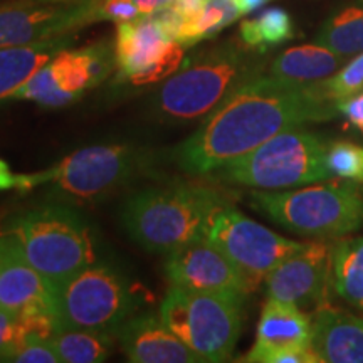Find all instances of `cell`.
Here are the masks:
<instances>
[{"instance_id": "1", "label": "cell", "mask_w": 363, "mask_h": 363, "mask_svg": "<svg viewBox=\"0 0 363 363\" xmlns=\"http://www.w3.org/2000/svg\"><path fill=\"white\" fill-rule=\"evenodd\" d=\"M337 116L338 104L326 99L315 83H288L259 74L208 113L174 157L185 174L208 175L281 131Z\"/></svg>"}, {"instance_id": "2", "label": "cell", "mask_w": 363, "mask_h": 363, "mask_svg": "<svg viewBox=\"0 0 363 363\" xmlns=\"http://www.w3.org/2000/svg\"><path fill=\"white\" fill-rule=\"evenodd\" d=\"M261 52L246 44L227 43L182 62L153 98L163 121L187 123L206 118L235 89L262 72Z\"/></svg>"}, {"instance_id": "3", "label": "cell", "mask_w": 363, "mask_h": 363, "mask_svg": "<svg viewBox=\"0 0 363 363\" xmlns=\"http://www.w3.org/2000/svg\"><path fill=\"white\" fill-rule=\"evenodd\" d=\"M225 195L211 185L179 184L143 189L121 211L130 238L150 252L170 254L203 238L208 219Z\"/></svg>"}, {"instance_id": "4", "label": "cell", "mask_w": 363, "mask_h": 363, "mask_svg": "<svg viewBox=\"0 0 363 363\" xmlns=\"http://www.w3.org/2000/svg\"><path fill=\"white\" fill-rule=\"evenodd\" d=\"M252 206L294 234L337 240L363 225V192L357 184L325 180L296 190H257Z\"/></svg>"}, {"instance_id": "5", "label": "cell", "mask_w": 363, "mask_h": 363, "mask_svg": "<svg viewBox=\"0 0 363 363\" xmlns=\"http://www.w3.org/2000/svg\"><path fill=\"white\" fill-rule=\"evenodd\" d=\"M328 142L315 131L294 126L281 131L252 152L225 163L216 174L217 180L244 187L278 190L330 180Z\"/></svg>"}, {"instance_id": "6", "label": "cell", "mask_w": 363, "mask_h": 363, "mask_svg": "<svg viewBox=\"0 0 363 363\" xmlns=\"http://www.w3.org/2000/svg\"><path fill=\"white\" fill-rule=\"evenodd\" d=\"M22 252L54 288L96 261L93 234L78 212L59 203L34 207L12 222Z\"/></svg>"}, {"instance_id": "7", "label": "cell", "mask_w": 363, "mask_h": 363, "mask_svg": "<svg viewBox=\"0 0 363 363\" xmlns=\"http://www.w3.org/2000/svg\"><path fill=\"white\" fill-rule=\"evenodd\" d=\"M244 298L229 293H203L170 286L160 315L201 363L233 357L244 320Z\"/></svg>"}, {"instance_id": "8", "label": "cell", "mask_w": 363, "mask_h": 363, "mask_svg": "<svg viewBox=\"0 0 363 363\" xmlns=\"http://www.w3.org/2000/svg\"><path fill=\"white\" fill-rule=\"evenodd\" d=\"M148 163L150 153L135 145H93L71 153L51 169L21 175L19 190L51 185L62 197L89 202L123 187L143 174Z\"/></svg>"}, {"instance_id": "9", "label": "cell", "mask_w": 363, "mask_h": 363, "mask_svg": "<svg viewBox=\"0 0 363 363\" xmlns=\"http://www.w3.org/2000/svg\"><path fill=\"white\" fill-rule=\"evenodd\" d=\"M136 298L123 274L96 262L76 272L57 288L61 328L113 333L133 315Z\"/></svg>"}, {"instance_id": "10", "label": "cell", "mask_w": 363, "mask_h": 363, "mask_svg": "<svg viewBox=\"0 0 363 363\" xmlns=\"http://www.w3.org/2000/svg\"><path fill=\"white\" fill-rule=\"evenodd\" d=\"M203 238L234 262L254 289L264 283L267 272L305 246L249 219L229 202L216 208Z\"/></svg>"}, {"instance_id": "11", "label": "cell", "mask_w": 363, "mask_h": 363, "mask_svg": "<svg viewBox=\"0 0 363 363\" xmlns=\"http://www.w3.org/2000/svg\"><path fill=\"white\" fill-rule=\"evenodd\" d=\"M115 56L118 78L138 88L170 78L184 62L185 48L148 13L118 24Z\"/></svg>"}, {"instance_id": "12", "label": "cell", "mask_w": 363, "mask_h": 363, "mask_svg": "<svg viewBox=\"0 0 363 363\" xmlns=\"http://www.w3.org/2000/svg\"><path fill=\"white\" fill-rule=\"evenodd\" d=\"M104 0H12L0 6V48L76 34L98 22Z\"/></svg>"}, {"instance_id": "13", "label": "cell", "mask_w": 363, "mask_h": 363, "mask_svg": "<svg viewBox=\"0 0 363 363\" xmlns=\"http://www.w3.org/2000/svg\"><path fill=\"white\" fill-rule=\"evenodd\" d=\"M331 242L308 240L299 251L281 261L264 278L267 298L303 311H316L330 301Z\"/></svg>"}, {"instance_id": "14", "label": "cell", "mask_w": 363, "mask_h": 363, "mask_svg": "<svg viewBox=\"0 0 363 363\" xmlns=\"http://www.w3.org/2000/svg\"><path fill=\"white\" fill-rule=\"evenodd\" d=\"M165 272L172 286L203 293H229L246 298L256 291L234 262L206 238L172 251Z\"/></svg>"}, {"instance_id": "15", "label": "cell", "mask_w": 363, "mask_h": 363, "mask_svg": "<svg viewBox=\"0 0 363 363\" xmlns=\"http://www.w3.org/2000/svg\"><path fill=\"white\" fill-rule=\"evenodd\" d=\"M0 308L16 316L57 313V291L26 259L16 235H0Z\"/></svg>"}, {"instance_id": "16", "label": "cell", "mask_w": 363, "mask_h": 363, "mask_svg": "<svg viewBox=\"0 0 363 363\" xmlns=\"http://www.w3.org/2000/svg\"><path fill=\"white\" fill-rule=\"evenodd\" d=\"M121 350L133 363H201L172 331L162 315L130 316L115 331Z\"/></svg>"}, {"instance_id": "17", "label": "cell", "mask_w": 363, "mask_h": 363, "mask_svg": "<svg viewBox=\"0 0 363 363\" xmlns=\"http://www.w3.org/2000/svg\"><path fill=\"white\" fill-rule=\"evenodd\" d=\"M311 345V316L299 308L267 298L256 331V343L244 362L267 363L271 355Z\"/></svg>"}, {"instance_id": "18", "label": "cell", "mask_w": 363, "mask_h": 363, "mask_svg": "<svg viewBox=\"0 0 363 363\" xmlns=\"http://www.w3.org/2000/svg\"><path fill=\"white\" fill-rule=\"evenodd\" d=\"M311 347L321 363H363V316L318 308L311 315Z\"/></svg>"}, {"instance_id": "19", "label": "cell", "mask_w": 363, "mask_h": 363, "mask_svg": "<svg viewBox=\"0 0 363 363\" xmlns=\"http://www.w3.org/2000/svg\"><path fill=\"white\" fill-rule=\"evenodd\" d=\"M49 66L59 88L81 98L84 91L96 88L115 71V45L101 40L78 49H62Z\"/></svg>"}, {"instance_id": "20", "label": "cell", "mask_w": 363, "mask_h": 363, "mask_svg": "<svg viewBox=\"0 0 363 363\" xmlns=\"http://www.w3.org/2000/svg\"><path fill=\"white\" fill-rule=\"evenodd\" d=\"M74 34L38 40V43L0 48V99H9L34 72L61 52L71 48Z\"/></svg>"}, {"instance_id": "21", "label": "cell", "mask_w": 363, "mask_h": 363, "mask_svg": "<svg viewBox=\"0 0 363 363\" xmlns=\"http://www.w3.org/2000/svg\"><path fill=\"white\" fill-rule=\"evenodd\" d=\"M345 59L321 44H305L286 49L271 62L267 74L288 83L310 84L330 78Z\"/></svg>"}, {"instance_id": "22", "label": "cell", "mask_w": 363, "mask_h": 363, "mask_svg": "<svg viewBox=\"0 0 363 363\" xmlns=\"http://www.w3.org/2000/svg\"><path fill=\"white\" fill-rule=\"evenodd\" d=\"M330 256L333 291L363 311V235L333 240Z\"/></svg>"}, {"instance_id": "23", "label": "cell", "mask_w": 363, "mask_h": 363, "mask_svg": "<svg viewBox=\"0 0 363 363\" xmlns=\"http://www.w3.org/2000/svg\"><path fill=\"white\" fill-rule=\"evenodd\" d=\"M315 43L345 61L363 52V0H352L331 12L318 30Z\"/></svg>"}, {"instance_id": "24", "label": "cell", "mask_w": 363, "mask_h": 363, "mask_svg": "<svg viewBox=\"0 0 363 363\" xmlns=\"http://www.w3.org/2000/svg\"><path fill=\"white\" fill-rule=\"evenodd\" d=\"M62 363H99L111 353L113 333L81 328H59L51 338Z\"/></svg>"}, {"instance_id": "25", "label": "cell", "mask_w": 363, "mask_h": 363, "mask_svg": "<svg viewBox=\"0 0 363 363\" xmlns=\"http://www.w3.org/2000/svg\"><path fill=\"white\" fill-rule=\"evenodd\" d=\"M240 43L254 51L264 54L267 49L281 45L294 38L293 19L284 9L271 7L261 12L254 19L240 22L239 27Z\"/></svg>"}, {"instance_id": "26", "label": "cell", "mask_w": 363, "mask_h": 363, "mask_svg": "<svg viewBox=\"0 0 363 363\" xmlns=\"http://www.w3.org/2000/svg\"><path fill=\"white\" fill-rule=\"evenodd\" d=\"M239 17H242V12L234 0H207L202 12L195 19L180 26L175 40L185 49L192 48L202 40L214 38Z\"/></svg>"}, {"instance_id": "27", "label": "cell", "mask_w": 363, "mask_h": 363, "mask_svg": "<svg viewBox=\"0 0 363 363\" xmlns=\"http://www.w3.org/2000/svg\"><path fill=\"white\" fill-rule=\"evenodd\" d=\"M9 99H22L34 101L44 108H62L78 101L79 96L61 89L54 81L51 66L44 65L38 72H34L19 89H16Z\"/></svg>"}, {"instance_id": "28", "label": "cell", "mask_w": 363, "mask_h": 363, "mask_svg": "<svg viewBox=\"0 0 363 363\" xmlns=\"http://www.w3.org/2000/svg\"><path fill=\"white\" fill-rule=\"evenodd\" d=\"M316 89L326 99L340 103L348 99L363 89V52L357 54L350 62L340 67L330 78L315 83Z\"/></svg>"}, {"instance_id": "29", "label": "cell", "mask_w": 363, "mask_h": 363, "mask_svg": "<svg viewBox=\"0 0 363 363\" xmlns=\"http://www.w3.org/2000/svg\"><path fill=\"white\" fill-rule=\"evenodd\" d=\"M326 160L331 174L338 179L363 184V145L348 140H335L328 143Z\"/></svg>"}, {"instance_id": "30", "label": "cell", "mask_w": 363, "mask_h": 363, "mask_svg": "<svg viewBox=\"0 0 363 363\" xmlns=\"http://www.w3.org/2000/svg\"><path fill=\"white\" fill-rule=\"evenodd\" d=\"M22 345V330L16 315L0 308V362H11Z\"/></svg>"}, {"instance_id": "31", "label": "cell", "mask_w": 363, "mask_h": 363, "mask_svg": "<svg viewBox=\"0 0 363 363\" xmlns=\"http://www.w3.org/2000/svg\"><path fill=\"white\" fill-rule=\"evenodd\" d=\"M11 362L17 363H61L51 340L26 338Z\"/></svg>"}, {"instance_id": "32", "label": "cell", "mask_w": 363, "mask_h": 363, "mask_svg": "<svg viewBox=\"0 0 363 363\" xmlns=\"http://www.w3.org/2000/svg\"><path fill=\"white\" fill-rule=\"evenodd\" d=\"M143 17L135 0H104L99 7L98 22L111 21L116 24L121 22H131Z\"/></svg>"}, {"instance_id": "33", "label": "cell", "mask_w": 363, "mask_h": 363, "mask_svg": "<svg viewBox=\"0 0 363 363\" xmlns=\"http://www.w3.org/2000/svg\"><path fill=\"white\" fill-rule=\"evenodd\" d=\"M338 111L347 120V125L350 126V130L355 131L363 140V89L355 96L340 101Z\"/></svg>"}, {"instance_id": "34", "label": "cell", "mask_w": 363, "mask_h": 363, "mask_svg": "<svg viewBox=\"0 0 363 363\" xmlns=\"http://www.w3.org/2000/svg\"><path fill=\"white\" fill-rule=\"evenodd\" d=\"M206 2L207 0H174L170 6L175 9L177 13L184 19V22H187L195 19L202 12Z\"/></svg>"}, {"instance_id": "35", "label": "cell", "mask_w": 363, "mask_h": 363, "mask_svg": "<svg viewBox=\"0 0 363 363\" xmlns=\"http://www.w3.org/2000/svg\"><path fill=\"white\" fill-rule=\"evenodd\" d=\"M21 187V175L12 174L11 167L0 158V190H11Z\"/></svg>"}, {"instance_id": "36", "label": "cell", "mask_w": 363, "mask_h": 363, "mask_svg": "<svg viewBox=\"0 0 363 363\" xmlns=\"http://www.w3.org/2000/svg\"><path fill=\"white\" fill-rule=\"evenodd\" d=\"M135 2L143 16H148V13L160 11L163 7H169L174 0H135Z\"/></svg>"}, {"instance_id": "37", "label": "cell", "mask_w": 363, "mask_h": 363, "mask_svg": "<svg viewBox=\"0 0 363 363\" xmlns=\"http://www.w3.org/2000/svg\"><path fill=\"white\" fill-rule=\"evenodd\" d=\"M235 4H238L239 11L242 12V16H246V13H251L254 11H257V9H261L262 6H266L267 2H271V0H234Z\"/></svg>"}]
</instances>
